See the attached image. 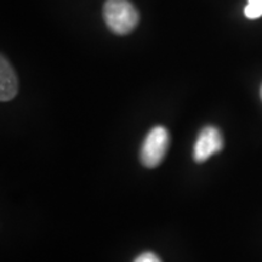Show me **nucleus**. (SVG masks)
I'll use <instances>...</instances> for the list:
<instances>
[{"label": "nucleus", "instance_id": "obj_1", "mask_svg": "<svg viewBox=\"0 0 262 262\" xmlns=\"http://www.w3.org/2000/svg\"><path fill=\"white\" fill-rule=\"evenodd\" d=\"M103 17L108 28L119 35L129 34L139 24V12L129 0H107Z\"/></svg>", "mask_w": 262, "mask_h": 262}, {"label": "nucleus", "instance_id": "obj_2", "mask_svg": "<svg viewBox=\"0 0 262 262\" xmlns=\"http://www.w3.org/2000/svg\"><path fill=\"white\" fill-rule=\"evenodd\" d=\"M170 146V134L165 126H155L148 131L140 148V162L145 168H157L165 158Z\"/></svg>", "mask_w": 262, "mask_h": 262}, {"label": "nucleus", "instance_id": "obj_3", "mask_svg": "<svg viewBox=\"0 0 262 262\" xmlns=\"http://www.w3.org/2000/svg\"><path fill=\"white\" fill-rule=\"evenodd\" d=\"M224 148V136L217 127L204 126L198 134L193 146V160L195 163H204Z\"/></svg>", "mask_w": 262, "mask_h": 262}, {"label": "nucleus", "instance_id": "obj_4", "mask_svg": "<svg viewBox=\"0 0 262 262\" xmlns=\"http://www.w3.org/2000/svg\"><path fill=\"white\" fill-rule=\"evenodd\" d=\"M18 93V79L16 72L4 56L0 61V100L11 101Z\"/></svg>", "mask_w": 262, "mask_h": 262}, {"label": "nucleus", "instance_id": "obj_5", "mask_svg": "<svg viewBox=\"0 0 262 262\" xmlns=\"http://www.w3.org/2000/svg\"><path fill=\"white\" fill-rule=\"evenodd\" d=\"M133 262H163L158 255L152 251H145V253L137 255Z\"/></svg>", "mask_w": 262, "mask_h": 262}, {"label": "nucleus", "instance_id": "obj_6", "mask_svg": "<svg viewBox=\"0 0 262 262\" xmlns=\"http://www.w3.org/2000/svg\"><path fill=\"white\" fill-rule=\"evenodd\" d=\"M248 4L258 6V8H262V0H248Z\"/></svg>", "mask_w": 262, "mask_h": 262}, {"label": "nucleus", "instance_id": "obj_7", "mask_svg": "<svg viewBox=\"0 0 262 262\" xmlns=\"http://www.w3.org/2000/svg\"><path fill=\"white\" fill-rule=\"evenodd\" d=\"M260 94H261V98H262V86H261V91H260Z\"/></svg>", "mask_w": 262, "mask_h": 262}]
</instances>
